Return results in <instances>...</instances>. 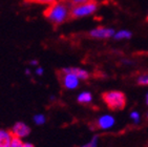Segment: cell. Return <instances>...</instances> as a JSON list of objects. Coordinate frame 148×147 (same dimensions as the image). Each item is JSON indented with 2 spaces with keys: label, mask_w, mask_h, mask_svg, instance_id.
Segmentation results:
<instances>
[{
  "label": "cell",
  "mask_w": 148,
  "mask_h": 147,
  "mask_svg": "<svg viewBox=\"0 0 148 147\" xmlns=\"http://www.w3.org/2000/svg\"><path fill=\"white\" fill-rule=\"evenodd\" d=\"M44 16L53 25L59 26L71 19V8L65 1H56L49 5Z\"/></svg>",
  "instance_id": "1"
},
{
  "label": "cell",
  "mask_w": 148,
  "mask_h": 147,
  "mask_svg": "<svg viewBox=\"0 0 148 147\" xmlns=\"http://www.w3.org/2000/svg\"><path fill=\"white\" fill-rule=\"evenodd\" d=\"M102 99L111 110H122L126 106V96L122 91H105L102 93Z\"/></svg>",
  "instance_id": "2"
},
{
  "label": "cell",
  "mask_w": 148,
  "mask_h": 147,
  "mask_svg": "<svg viewBox=\"0 0 148 147\" xmlns=\"http://www.w3.org/2000/svg\"><path fill=\"white\" fill-rule=\"evenodd\" d=\"M97 9L98 4L96 2V0L74 6L71 9V19H79V18L89 16V15L94 14L95 12L97 11Z\"/></svg>",
  "instance_id": "3"
},
{
  "label": "cell",
  "mask_w": 148,
  "mask_h": 147,
  "mask_svg": "<svg viewBox=\"0 0 148 147\" xmlns=\"http://www.w3.org/2000/svg\"><path fill=\"white\" fill-rule=\"evenodd\" d=\"M59 78L61 81V84L65 89H75L79 86L80 79L74 74L64 73V71H59Z\"/></svg>",
  "instance_id": "4"
},
{
  "label": "cell",
  "mask_w": 148,
  "mask_h": 147,
  "mask_svg": "<svg viewBox=\"0 0 148 147\" xmlns=\"http://www.w3.org/2000/svg\"><path fill=\"white\" fill-rule=\"evenodd\" d=\"M11 131L14 137H17L19 139H23L31 133V127L26 123H24V122L19 121V122H16L13 125V127L11 128Z\"/></svg>",
  "instance_id": "5"
},
{
  "label": "cell",
  "mask_w": 148,
  "mask_h": 147,
  "mask_svg": "<svg viewBox=\"0 0 148 147\" xmlns=\"http://www.w3.org/2000/svg\"><path fill=\"white\" fill-rule=\"evenodd\" d=\"M88 36L90 38H94V39H108L110 37L114 36V31L112 28L99 26L97 28L91 30L88 33Z\"/></svg>",
  "instance_id": "6"
},
{
  "label": "cell",
  "mask_w": 148,
  "mask_h": 147,
  "mask_svg": "<svg viewBox=\"0 0 148 147\" xmlns=\"http://www.w3.org/2000/svg\"><path fill=\"white\" fill-rule=\"evenodd\" d=\"M114 117L105 115V116L100 117L99 119L96 121L95 126H96V128H99V129H108L111 126H114Z\"/></svg>",
  "instance_id": "7"
},
{
  "label": "cell",
  "mask_w": 148,
  "mask_h": 147,
  "mask_svg": "<svg viewBox=\"0 0 148 147\" xmlns=\"http://www.w3.org/2000/svg\"><path fill=\"white\" fill-rule=\"evenodd\" d=\"M61 71L74 74L75 76H77L80 80H88L89 77H90L88 71L80 67H64V68H61Z\"/></svg>",
  "instance_id": "8"
},
{
  "label": "cell",
  "mask_w": 148,
  "mask_h": 147,
  "mask_svg": "<svg viewBox=\"0 0 148 147\" xmlns=\"http://www.w3.org/2000/svg\"><path fill=\"white\" fill-rule=\"evenodd\" d=\"M13 138H14V136H13L11 130L0 129V147L11 146Z\"/></svg>",
  "instance_id": "9"
},
{
  "label": "cell",
  "mask_w": 148,
  "mask_h": 147,
  "mask_svg": "<svg viewBox=\"0 0 148 147\" xmlns=\"http://www.w3.org/2000/svg\"><path fill=\"white\" fill-rule=\"evenodd\" d=\"M78 103L82 105H87L92 101V95L89 91H83L77 97Z\"/></svg>",
  "instance_id": "10"
},
{
  "label": "cell",
  "mask_w": 148,
  "mask_h": 147,
  "mask_svg": "<svg viewBox=\"0 0 148 147\" xmlns=\"http://www.w3.org/2000/svg\"><path fill=\"white\" fill-rule=\"evenodd\" d=\"M33 121L37 126H41V125H44L46 122V117L43 115V113H36L34 117H33Z\"/></svg>",
  "instance_id": "11"
},
{
  "label": "cell",
  "mask_w": 148,
  "mask_h": 147,
  "mask_svg": "<svg viewBox=\"0 0 148 147\" xmlns=\"http://www.w3.org/2000/svg\"><path fill=\"white\" fill-rule=\"evenodd\" d=\"M114 39L121 40V39H129L131 37V33L128 31H120L114 34Z\"/></svg>",
  "instance_id": "12"
},
{
  "label": "cell",
  "mask_w": 148,
  "mask_h": 147,
  "mask_svg": "<svg viewBox=\"0 0 148 147\" xmlns=\"http://www.w3.org/2000/svg\"><path fill=\"white\" fill-rule=\"evenodd\" d=\"M67 4L69 5V8H74V6L80 5V4H84V3L90 2V1H94V0H64Z\"/></svg>",
  "instance_id": "13"
},
{
  "label": "cell",
  "mask_w": 148,
  "mask_h": 147,
  "mask_svg": "<svg viewBox=\"0 0 148 147\" xmlns=\"http://www.w3.org/2000/svg\"><path fill=\"white\" fill-rule=\"evenodd\" d=\"M24 143H23L22 139H19L17 137H14L13 140H12L11 147H23Z\"/></svg>",
  "instance_id": "14"
},
{
  "label": "cell",
  "mask_w": 148,
  "mask_h": 147,
  "mask_svg": "<svg viewBox=\"0 0 148 147\" xmlns=\"http://www.w3.org/2000/svg\"><path fill=\"white\" fill-rule=\"evenodd\" d=\"M98 139H99V137L98 136H94L92 137V139H91L88 143H86V144L82 145V146H80V147H97Z\"/></svg>",
  "instance_id": "15"
},
{
  "label": "cell",
  "mask_w": 148,
  "mask_h": 147,
  "mask_svg": "<svg viewBox=\"0 0 148 147\" xmlns=\"http://www.w3.org/2000/svg\"><path fill=\"white\" fill-rule=\"evenodd\" d=\"M137 83L139 85H148V75H142L137 79Z\"/></svg>",
  "instance_id": "16"
},
{
  "label": "cell",
  "mask_w": 148,
  "mask_h": 147,
  "mask_svg": "<svg viewBox=\"0 0 148 147\" xmlns=\"http://www.w3.org/2000/svg\"><path fill=\"white\" fill-rule=\"evenodd\" d=\"M32 2L38 3V4H45V5H51L53 3H55L57 0H29Z\"/></svg>",
  "instance_id": "17"
},
{
  "label": "cell",
  "mask_w": 148,
  "mask_h": 147,
  "mask_svg": "<svg viewBox=\"0 0 148 147\" xmlns=\"http://www.w3.org/2000/svg\"><path fill=\"white\" fill-rule=\"evenodd\" d=\"M43 73H44V69H43L42 66H37L36 69H35V74H36L37 76H42Z\"/></svg>",
  "instance_id": "18"
},
{
  "label": "cell",
  "mask_w": 148,
  "mask_h": 147,
  "mask_svg": "<svg viewBox=\"0 0 148 147\" xmlns=\"http://www.w3.org/2000/svg\"><path fill=\"white\" fill-rule=\"evenodd\" d=\"M130 117H131V119H134V122H136V123H138V122H139L140 115H139L138 113H136V111H134V113H131Z\"/></svg>",
  "instance_id": "19"
},
{
  "label": "cell",
  "mask_w": 148,
  "mask_h": 147,
  "mask_svg": "<svg viewBox=\"0 0 148 147\" xmlns=\"http://www.w3.org/2000/svg\"><path fill=\"white\" fill-rule=\"evenodd\" d=\"M29 65H33V66H39V61H38L37 59H33L29 61Z\"/></svg>",
  "instance_id": "20"
},
{
  "label": "cell",
  "mask_w": 148,
  "mask_h": 147,
  "mask_svg": "<svg viewBox=\"0 0 148 147\" xmlns=\"http://www.w3.org/2000/svg\"><path fill=\"white\" fill-rule=\"evenodd\" d=\"M23 147H35V145L33 143H31V142H24Z\"/></svg>",
  "instance_id": "21"
},
{
  "label": "cell",
  "mask_w": 148,
  "mask_h": 147,
  "mask_svg": "<svg viewBox=\"0 0 148 147\" xmlns=\"http://www.w3.org/2000/svg\"><path fill=\"white\" fill-rule=\"evenodd\" d=\"M31 74H32L31 69H29V68H25V75L26 76H31Z\"/></svg>",
  "instance_id": "22"
},
{
  "label": "cell",
  "mask_w": 148,
  "mask_h": 147,
  "mask_svg": "<svg viewBox=\"0 0 148 147\" xmlns=\"http://www.w3.org/2000/svg\"><path fill=\"white\" fill-rule=\"evenodd\" d=\"M146 103H147V105H148V93H147V96H146Z\"/></svg>",
  "instance_id": "23"
},
{
  "label": "cell",
  "mask_w": 148,
  "mask_h": 147,
  "mask_svg": "<svg viewBox=\"0 0 148 147\" xmlns=\"http://www.w3.org/2000/svg\"><path fill=\"white\" fill-rule=\"evenodd\" d=\"M146 21L148 22V15H147V17H146Z\"/></svg>",
  "instance_id": "24"
},
{
  "label": "cell",
  "mask_w": 148,
  "mask_h": 147,
  "mask_svg": "<svg viewBox=\"0 0 148 147\" xmlns=\"http://www.w3.org/2000/svg\"><path fill=\"white\" fill-rule=\"evenodd\" d=\"M9 147H11V146H9Z\"/></svg>",
  "instance_id": "25"
},
{
  "label": "cell",
  "mask_w": 148,
  "mask_h": 147,
  "mask_svg": "<svg viewBox=\"0 0 148 147\" xmlns=\"http://www.w3.org/2000/svg\"><path fill=\"white\" fill-rule=\"evenodd\" d=\"M147 118H148V116H147Z\"/></svg>",
  "instance_id": "26"
}]
</instances>
